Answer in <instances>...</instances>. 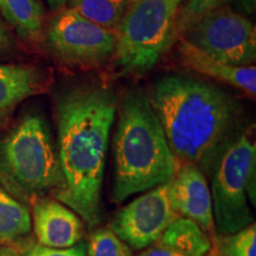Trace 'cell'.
<instances>
[{
    "label": "cell",
    "mask_w": 256,
    "mask_h": 256,
    "mask_svg": "<svg viewBox=\"0 0 256 256\" xmlns=\"http://www.w3.org/2000/svg\"><path fill=\"white\" fill-rule=\"evenodd\" d=\"M116 101L94 86L66 92L57 104V153L62 188L54 196L94 228L101 222V188Z\"/></svg>",
    "instance_id": "obj_1"
},
{
    "label": "cell",
    "mask_w": 256,
    "mask_h": 256,
    "mask_svg": "<svg viewBox=\"0 0 256 256\" xmlns=\"http://www.w3.org/2000/svg\"><path fill=\"white\" fill-rule=\"evenodd\" d=\"M148 98L176 158L211 177L220 154L238 136V102L212 83L182 75L159 78Z\"/></svg>",
    "instance_id": "obj_2"
},
{
    "label": "cell",
    "mask_w": 256,
    "mask_h": 256,
    "mask_svg": "<svg viewBox=\"0 0 256 256\" xmlns=\"http://www.w3.org/2000/svg\"><path fill=\"white\" fill-rule=\"evenodd\" d=\"M113 153V200L116 203L171 182L180 165L170 148L150 98L142 92H130L124 98L114 134Z\"/></svg>",
    "instance_id": "obj_3"
},
{
    "label": "cell",
    "mask_w": 256,
    "mask_h": 256,
    "mask_svg": "<svg viewBox=\"0 0 256 256\" xmlns=\"http://www.w3.org/2000/svg\"><path fill=\"white\" fill-rule=\"evenodd\" d=\"M0 185L24 204L62 188L58 153L42 115H24L0 136Z\"/></svg>",
    "instance_id": "obj_4"
},
{
    "label": "cell",
    "mask_w": 256,
    "mask_h": 256,
    "mask_svg": "<svg viewBox=\"0 0 256 256\" xmlns=\"http://www.w3.org/2000/svg\"><path fill=\"white\" fill-rule=\"evenodd\" d=\"M182 0H128L116 28L115 60L124 72L151 70L176 43Z\"/></svg>",
    "instance_id": "obj_5"
},
{
    "label": "cell",
    "mask_w": 256,
    "mask_h": 256,
    "mask_svg": "<svg viewBox=\"0 0 256 256\" xmlns=\"http://www.w3.org/2000/svg\"><path fill=\"white\" fill-rule=\"evenodd\" d=\"M256 144L247 133L226 146L211 174V198L216 235L240 232L254 222L249 200L255 206Z\"/></svg>",
    "instance_id": "obj_6"
},
{
    "label": "cell",
    "mask_w": 256,
    "mask_h": 256,
    "mask_svg": "<svg viewBox=\"0 0 256 256\" xmlns=\"http://www.w3.org/2000/svg\"><path fill=\"white\" fill-rule=\"evenodd\" d=\"M180 38L229 66H252L255 62V25L228 6L202 16Z\"/></svg>",
    "instance_id": "obj_7"
},
{
    "label": "cell",
    "mask_w": 256,
    "mask_h": 256,
    "mask_svg": "<svg viewBox=\"0 0 256 256\" xmlns=\"http://www.w3.org/2000/svg\"><path fill=\"white\" fill-rule=\"evenodd\" d=\"M116 31L92 23L72 8L57 11L46 30V46L63 63L98 66L114 56Z\"/></svg>",
    "instance_id": "obj_8"
},
{
    "label": "cell",
    "mask_w": 256,
    "mask_h": 256,
    "mask_svg": "<svg viewBox=\"0 0 256 256\" xmlns=\"http://www.w3.org/2000/svg\"><path fill=\"white\" fill-rule=\"evenodd\" d=\"M170 182L150 188L124 206L110 223V230L130 249L142 250L160 238L176 218L168 197Z\"/></svg>",
    "instance_id": "obj_9"
},
{
    "label": "cell",
    "mask_w": 256,
    "mask_h": 256,
    "mask_svg": "<svg viewBox=\"0 0 256 256\" xmlns=\"http://www.w3.org/2000/svg\"><path fill=\"white\" fill-rule=\"evenodd\" d=\"M170 203L178 216L194 220L206 234L215 232L212 198L206 176L192 162H180L170 182Z\"/></svg>",
    "instance_id": "obj_10"
},
{
    "label": "cell",
    "mask_w": 256,
    "mask_h": 256,
    "mask_svg": "<svg viewBox=\"0 0 256 256\" xmlns=\"http://www.w3.org/2000/svg\"><path fill=\"white\" fill-rule=\"evenodd\" d=\"M34 230L40 244L69 248L81 241L83 224L78 215L58 200L40 198L32 203Z\"/></svg>",
    "instance_id": "obj_11"
},
{
    "label": "cell",
    "mask_w": 256,
    "mask_h": 256,
    "mask_svg": "<svg viewBox=\"0 0 256 256\" xmlns=\"http://www.w3.org/2000/svg\"><path fill=\"white\" fill-rule=\"evenodd\" d=\"M178 54L182 64L202 75L209 76L217 81L226 83L240 89L249 96L256 94V66H229L212 57L188 43L184 38L178 40Z\"/></svg>",
    "instance_id": "obj_12"
},
{
    "label": "cell",
    "mask_w": 256,
    "mask_h": 256,
    "mask_svg": "<svg viewBox=\"0 0 256 256\" xmlns=\"http://www.w3.org/2000/svg\"><path fill=\"white\" fill-rule=\"evenodd\" d=\"M43 74L19 64H0V121L8 118L25 98L43 88Z\"/></svg>",
    "instance_id": "obj_13"
},
{
    "label": "cell",
    "mask_w": 256,
    "mask_h": 256,
    "mask_svg": "<svg viewBox=\"0 0 256 256\" xmlns=\"http://www.w3.org/2000/svg\"><path fill=\"white\" fill-rule=\"evenodd\" d=\"M156 242L184 256H206L211 248L208 234L194 220L180 216L170 224Z\"/></svg>",
    "instance_id": "obj_14"
},
{
    "label": "cell",
    "mask_w": 256,
    "mask_h": 256,
    "mask_svg": "<svg viewBox=\"0 0 256 256\" xmlns=\"http://www.w3.org/2000/svg\"><path fill=\"white\" fill-rule=\"evenodd\" d=\"M0 14L19 37L28 40H40L44 10L37 0H0Z\"/></svg>",
    "instance_id": "obj_15"
},
{
    "label": "cell",
    "mask_w": 256,
    "mask_h": 256,
    "mask_svg": "<svg viewBox=\"0 0 256 256\" xmlns=\"http://www.w3.org/2000/svg\"><path fill=\"white\" fill-rule=\"evenodd\" d=\"M32 218L28 206L0 185V243H12L28 236Z\"/></svg>",
    "instance_id": "obj_16"
},
{
    "label": "cell",
    "mask_w": 256,
    "mask_h": 256,
    "mask_svg": "<svg viewBox=\"0 0 256 256\" xmlns=\"http://www.w3.org/2000/svg\"><path fill=\"white\" fill-rule=\"evenodd\" d=\"M128 0H68L69 8L92 23L116 31Z\"/></svg>",
    "instance_id": "obj_17"
},
{
    "label": "cell",
    "mask_w": 256,
    "mask_h": 256,
    "mask_svg": "<svg viewBox=\"0 0 256 256\" xmlns=\"http://www.w3.org/2000/svg\"><path fill=\"white\" fill-rule=\"evenodd\" d=\"M206 256H256L255 223L229 235H215Z\"/></svg>",
    "instance_id": "obj_18"
},
{
    "label": "cell",
    "mask_w": 256,
    "mask_h": 256,
    "mask_svg": "<svg viewBox=\"0 0 256 256\" xmlns=\"http://www.w3.org/2000/svg\"><path fill=\"white\" fill-rule=\"evenodd\" d=\"M87 256H133L132 249L110 229H98L90 235Z\"/></svg>",
    "instance_id": "obj_19"
},
{
    "label": "cell",
    "mask_w": 256,
    "mask_h": 256,
    "mask_svg": "<svg viewBox=\"0 0 256 256\" xmlns=\"http://www.w3.org/2000/svg\"><path fill=\"white\" fill-rule=\"evenodd\" d=\"M226 0H184L179 8L177 20H176V40L183 36V34L191 26L198 18L223 6Z\"/></svg>",
    "instance_id": "obj_20"
},
{
    "label": "cell",
    "mask_w": 256,
    "mask_h": 256,
    "mask_svg": "<svg viewBox=\"0 0 256 256\" xmlns=\"http://www.w3.org/2000/svg\"><path fill=\"white\" fill-rule=\"evenodd\" d=\"M24 256H87V247L80 242L69 248H50L31 242L25 249Z\"/></svg>",
    "instance_id": "obj_21"
},
{
    "label": "cell",
    "mask_w": 256,
    "mask_h": 256,
    "mask_svg": "<svg viewBox=\"0 0 256 256\" xmlns=\"http://www.w3.org/2000/svg\"><path fill=\"white\" fill-rule=\"evenodd\" d=\"M139 256H184L179 254L174 249L166 247V246L162 244V243L156 242L154 244L150 246L148 248H146V250H144Z\"/></svg>",
    "instance_id": "obj_22"
},
{
    "label": "cell",
    "mask_w": 256,
    "mask_h": 256,
    "mask_svg": "<svg viewBox=\"0 0 256 256\" xmlns=\"http://www.w3.org/2000/svg\"><path fill=\"white\" fill-rule=\"evenodd\" d=\"M12 46H14V40L11 38V34H10L2 19L0 18V50L10 49Z\"/></svg>",
    "instance_id": "obj_23"
},
{
    "label": "cell",
    "mask_w": 256,
    "mask_h": 256,
    "mask_svg": "<svg viewBox=\"0 0 256 256\" xmlns=\"http://www.w3.org/2000/svg\"><path fill=\"white\" fill-rule=\"evenodd\" d=\"M226 2H236L247 14H252L256 8V0H226Z\"/></svg>",
    "instance_id": "obj_24"
},
{
    "label": "cell",
    "mask_w": 256,
    "mask_h": 256,
    "mask_svg": "<svg viewBox=\"0 0 256 256\" xmlns=\"http://www.w3.org/2000/svg\"><path fill=\"white\" fill-rule=\"evenodd\" d=\"M48 4L52 11H60L68 4V0H48Z\"/></svg>",
    "instance_id": "obj_25"
},
{
    "label": "cell",
    "mask_w": 256,
    "mask_h": 256,
    "mask_svg": "<svg viewBox=\"0 0 256 256\" xmlns=\"http://www.w3.org/2000/svg\"><path fill=\"white\" fill-rule=\"evenodd\" d=\"M0 256H23L17 249L12 247H2L0 248Z\"/></svg>",
    "instance_id": "obj_26"
},
{
    "label": "cell",
    "mask_w": 256,
    "mask_h": 256,
    "mask_svg": "<svg viewBox=\"0 0 256 256\" xmlns=\"http://www.w3.org/2000/svg\"><path fill=\"white\" fill-rule=\"evenodd\" d=\"M182 2H184V0H182Z\"/></svg>",
    "instance_id": "obj_27"
}]
</instances>
